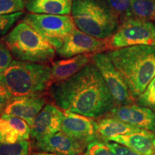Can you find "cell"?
I'll return each instance as SVG.
<instances>
[{
	"instance_id": "obj_27",
	"label": "cell",
	"mask_w": 155,
	"mask_h": 155,
	"mask_svg": "<svg viewBox=\"0 0 155 155\" xmlns=\"http://www.w3.org/2000/svg\"><path fill=\"white\" fill-rule=\"evenodd\" d=\"M109 7L116 15H127L132 0H106Z\"/></svg>"
},
{
	"instance_id": "obj_25",
	"label": "cell",
	"mask_w": 155,
	"mask_h": 155,
	"mask_svg": "<svg viewBox=\"0 0 155 155\" xmlns=\"http://www.w3.org/2000/svg\"><path fill=\"white\" fill-rule=\"evenodd\" d=\"M22 15V12H19L13 14L0 15V36L5 35Z\"/></svg>"
},
{
	"instance_id": "obj_21",
	"label": "cell",
	"mask_w": 155,
	"mask_h": 155,
	"mask_svg": "<svg viewBox=\"0 0 155 155\" xmlns=\"http://www.w3.org/2000/svg\"><path fill=\"white\" fill-rule=\"evenodd\" d=\"M29 151L28 140L21 141L15 144L0 143V155H29Z\"/></svg>"
},
{
	"instance_id": "obj_3",
	"label": "cell",
	"mask_w": 155,
	"mask_h": 155,
	"mask_svg": "<svg viewBox=\"0 0 155 155\" xmlns=\"http://www.w3.org/2000/svg\"><path fill=\"white\" fill-rule=\"evenodd\" d=\"M0 81L13 97L40 95L52 81L51 67L15 60L0 73Z\"/></svg>"
},
{
	"instance_id": "obj_13",
	"label": "cell",
	"mask_w": 155,
	"mask_h": 155,
	"mask_svg": "<svg viewBox=\"0 0 155 155\" xmlns=\"http://www.w3.org/2000/svg\"><path fill=\"white\" fill-rule=\"evenodd\" d=\"M63 112L57 106L47 104L42 108L30 127V137L34 141L61 131Z\"/></svg>"
},
{
	"instance_id": "obj_5",
	"label": "cell",
	"mask_w": 155,
	"mask_h": 155,
	"mask_svg": "<svg viewBox=\"0 0 155 155\" xmlns=\"http://www.w3.org/2000/svg\"><path fill=\"white\" fill-rule=\"evenodd\" d=\"M3 40L12 55L18 61L43 64L55 58L56 50L54 47L22 21Z\"/></svg>"
},
{
	"instance_id": "obj_8",
	"label": "cell",
	"mask_w": 155,
	"mask_h": 155,
	"mask_svg": "<svg viewBox=\"0 0 155 155\" xmlns=\"http://www.w3.org/2000/svg\"><path fill=\"white\" fill-rule=\"evenodd\" d=\"M92 61L105 81L115 104L118 106L131 104L133 98L127 83L114 66L108 54L103 53L94 54L92 56Z\"/></svg>"
},
{
	"instance_id": "obj_1",
	"label": "cell",
	"mask_w": 155,
	"mask_h": 155,
	"mask_svg": "<svg viewBox=\"0 0 155 155\" xmlns=\"http://www.w3.org/2000/svg\"><path fill=\"white\" fill-rule=\"evenodd\" d=\"M50 94L58 108L96 118L109 113L114 100L101 74L94 63H89L66 80L53 83Z\"/></svg>"
},
{
	"instance_id": "obj_2",
	"label": "cell",
	"mask_w": 155,
	"mask_h": 155,
	"mask_svg": "<svg viewBox=\"0 0 155 155\" xmlns=\"http://www.w3.org/2000/svg\"><path fill=\"white\" fill-rule=\"evenodd\" d=\"M107 54L127 83L133 99L138 98L155 75V46H131Z\"/></svg>"
},
{
	"instance_id": "obj_9",
	"label": "cell",
	"mask_w": 155,
	"mask_h": 155,
	"mask_svg": "<svg viewBox=\"0 0 155 155\" xmlns=\"http://www.w3.org/2000/svg\"><path fill=\"white\" fill-rule=\"evenodd\" d=\"M109 48L108 41L94 38L75 28L65 37L56 53L60 57L69 58L82 54L98 53Z\"/></svg>"
},
{
	"instance_id": "obj_14",
	"label": "cell",
	"mask_w": 155,
	"mask_h": 155,
	"mask_svg": "<svg viewBox=\"0 0 155 155\" xmlns=\"http://www.w3.org/2000/svg\"><path fill=\"white\" fill-rule=\"evenodd\" d=\"M45 104V99L40 95L13 97L4 114L20 118L31 127Z\"/></svg>"
},
{
	"instance_id": "obj_28",
	"label": "cell",
	"mask_w": 155,
	"mask_h": 155,
	"mask_svg": "<svg viewBox=\"0 0 155 155\" xmlns=\"http://www.w3.org/2000/svg\"><path fill=\"white\" fill-rule=\"evenodd\" d=\"M13 96L10 94L8 89L0 81V117L5 113V111L12 99Z\"/></svg>"
},
{
	"instance_id": "obj_4",
	"label": "cell",
	"mask_w": 155,
	"mask_h": 155,
	"mask_svg": "<svg viewBox=\"0 0 155 155\" xmlns=\"http://www.w3.org/2000/svg\"><path fill=\"white\" fill-rule=\"evenodd\" d=\"M72 19L78 30L100 40H107L117 30V15L101 0H73Z\"/></svg>"
},
{
	"instance_id": "obj_29",
	"label": "cell",
	"mask_w": 155,
	"mask_h": 155,
	"mask_svg": "<svg viewBox=\"0 0 155 155\" xmlns=\"http://www.w3.org/2000/svg\"><path fill=\"white\" fill-rule=\"evenodd\" d=\"M106 144L111 150L113 151V152L115 155H141L138 153L134 152L130 149L127 148L123 145L118 144L116 142H107Z\"/></svg>"
},
{
	"instance_id": "obj_10",
	"label": "cell",
	"mask_w": 155,
	"mask_h": 155,
	"mask_svg": "<svg viewBox=\"0 0 155 155\" xmlns=\"http://www.w3.org/2000/svg\"><path fill=\"white\" fill-rule=\"evenodd\" d=\"M87 145L62 131L35 141V147L40 152L57 155H81L84 153Z\"/></svg>"
},
{
	"instance_id": "obj_26",
	"label": "cell",
	"mask_w": 155,
	"mask_h": 155,
	"mask_svg": "<svg viewBox=\"0 0 155 155\" xmlns=\"http://www.w3.org/2000/svg\"><path fill=\"white\" fill-rule=\"evenodd\" d=\"M12 61V55L10 50L4 40H0V73H3Z\"/></svg>"
},
{
	"instance_id": "obj_16",
	"label": "cell",
	"mask_w": 155,
	"mask_h": 155,
	"mask_svg": "<svg viewBox=\"0 0 155 155\" xmlns=\"http://www.w3.org/2000/svg\"><path fill=\"white\" fill-rule=\"evenodd\" d=\"M108 140L123 145L141 155H155V136L144 129L139 132L116 136Z\"/></svg>"
},
{
	"instance_id": "obj_22",
	"label": "cell",
	"mask_w": 155,
	"mask_h": 155,
	"mask_svg": "<svg viewBox=\"0 0 155 155\" xmlns=\"http://www.w3.org/2000/svg\"><path fill=\"white\" fill-rule=\"evenodd\" d=\"M139 106L155 111V77L151 81L144 91L137 98Z\"/></svg>"
},
{
	"instance_id": "obj_18",
	"label": "cell",
	"mask_w": 155,
	"mask_h": 155,
	"mask_svg": "<svg viewBox=\"0 0 155 155\" xmlns=\"http://www.w3.org/2000/svg\"><path fill=\"white\" fill-rule=\"evenodd\" d=\"M73 0H28L26 8L30 13L53 15H69Z\"/></svg>"
},
{
	"instance_id": "obj_12",
	"label": "cell",
	"mask_w": 155,
	"mask_h": 155,
	"mask_svg": "<svg viewBox=\"0 0 155 155\" xmlns=\"http://www.w3.org/2000/svg\"><path fill=\"white\" fill-rule=\"evenodd\" d=\"M61 131L87 144L96 139L98 134L96 122L89 117L69 111H63Z\"/></svg>"
},
{
	"instance_id": "obj_20",
	"label": "cell",
	"mask_w": 155,
	"mask_h": 155,
	"mask_svg": "<svg viewBox=\"0 0 155 155\" xmlns=\"http://www.w3.org/2000/svg\"><path fill=\"white\" fill-rule=\"evenodd\" d=\"M155 21V0H132L125 18Z\"/></svg>"
},
{
	"instance_id": "obj_19",
	"label": "cell",
	"mask_w": 155,
	"mask_h": 155,
	"mask_svg": "<svg viewBox=\"0 0 155 155\" xmlns=\"http://www.w3.org/2000/svg\"><path fill=\"white\" fill-rule=\"evenodd\" d=\"M141 130L143 129L133 127L121 120L110 116L100 120L97 123L98 134L108 140L116 136L139 132Z\"/></svg>"
},
{
	"instance_id": "obj_7",
	"label": "cell",
	"mask_w": 155,
	"mask_h": 155,
	"mask_svg": "<svg viewBox=\"0 0 155 155\" xmlns=\"http://www.w3.org/2000/svg\"><path fill=\"white\" fill-rule=\"evenodd\" d=\"M108 42L110 48L116 49L136 45L155 46V24L144 19L125 18Z\"/></svg>"
},
{
	"instance_id": "obj_15",
	"label": "cell",
	"mask_w": 155,
	"mask_h": 155,
	"mask_svg": "<svg viewBox=\"0 0 155 155\" xmlns=\"http://www.w3.org/2000/svg\"><path fill=\"white\" fill-rule=\"evenodd\" d=\"M30 137V127L25 120L5 114L0 117V143L15 144Z\"/></svg>"
},
{
	"instance_id": "obj_6",
	"label": "cell",
	"mask_w": 155,
	"mask_h": 155,
	"mask_svg": "<svg viewBox=\"0 0 155 155\" xmlns=\"http://www.w3.org/2000/svg\"><path fill=\"white\" fill-rule=\"evenodd\" d=\"M22 22L30 25L55 50L61 47L65 37L75 28L72 17L68 15L30 12L24 17Z\"/></svg>"
},
{
	"instance_id": "obj_11",
	"label": "cell",
	"mask_w": 155,
	"mask_h": 155,
	"mask_svg": "<svg viewBox=\"0 0 155 155\" xmlns=\"http://www.w3.org/2000/svg\"><path fill=\"white\" fill-rule=\"evenodd\" d=\"M108 114L133 127L155 132V113L149 108L132 104L117 106Z\"/></svg>"
},
{
	"instance_id": "obj_24",
	"label": "cell",
	"mask_w": 155,
	"mask_h": 155,
	"mask_svg": "<svg viewBox=\"0 0 155 155\" xmlns=\"http://www.w3.org/2000/svg\"><path fill=\"white\" fill-rule=\"evenodd\" d=\"M26 0H0V15L19 12L26 7Z\"/></svg>"
},
{
	"instance_id": "obj_30",
	"label": "cell",
	"mask_w": 155,
	"mask_h": 155,
	"mask_svg": "<svg viewBox=\"0 0 155 155\" xmlns=\"http://www.w3.org/2000/svg\"><path fill=\"white\" fill-rule=\"evenodd\" d=\"M32 155H57V154H51V153H47V152H37V153H35Z\"/></svg>"
},
{
	"instance_id": "obj_23",
	"label": "cell",
	"mask_w": 155,
	"mask_h": 155,
	"mask_svg": "<svg viewBox=\"0 0 155 155\" xmlns=\"http://www.w3.org/2000/svg\"><path fill=\"white\" fill-rule=\"evenodd\" d=\"M83 155H115L106 142L94 139L87 145Z\"/></svg>"
},
{
	"instance_id": "obj_17",
	"label": "cell",
	"mask_w": 155,
	"mask_h": 155,
	"mask_svg": "<svg viewBox=\"0 0 155 155\" xmlns=\"http://www.w3.org/2000/svg\"><path fill=\"white\" fill-rule=\"evenodd\" d=\"M89 61L88 54H82L54 62L51 66L52 81L60 82L72 77L89 63Z\"/></svg>"
}]
</instances>
